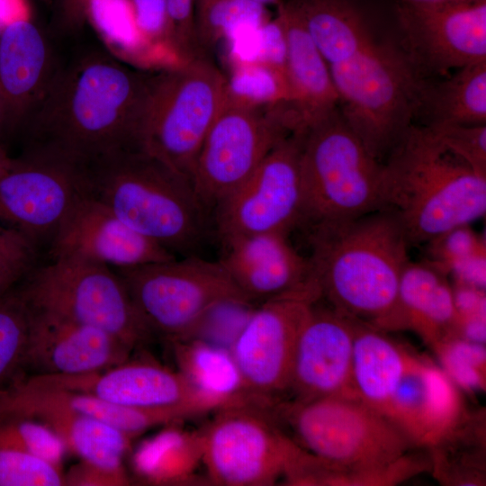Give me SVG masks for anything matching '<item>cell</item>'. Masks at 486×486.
Segmentation results:
<instances>
[{
    "label": "cell",
    "instance_id": "obj_2",
    "mask_svg": "<svg viewBox=\"0 0 486 486\" xmlns=\"http://www.w3.org/2000/svg\"><path fill=\"white\" fill-rule=\"evenodd\" d=\"M153 74L102 51H91L56 71L23 129L27 149L80 167L140 148Z\"/></svg>",
    "mask_w": 486,
    "mask_h": 486
},
{
    "label": "cell",
    "instance_id": "obj_26",
    "mask_svg": "<svg viewBox=\"0 0 486 486\" xmlns=\"http://www.w3.org/2000/svg\"><path fill=\"white\" fill-rule=\"evenodd\" d=\"M446 274L427 262L406 264L400 280L399 305L403 328L433 344L456 336L457 314Z\"/></svg>",
    "mask_w": 486,
    "mask_h": 486
},
{
    "label": "cell",
    "instance_id": "obj_13",
    "mask_svg": "<svg viewBox=\"0 0 486 486\" xmlns=\"http://www.w3.org/2000/svg\"><path fill=\"white\" fill-rule=\"evenodd\" d=\"M304 134L280 140L255 172L214 209L222 241L259 233L289 232L301 226V152Z\"/></svg>",
    "mask_w": 486,
    "mask_h": 486
},
{
    "label": "cell",
    "instance_id": "obj_33",
    "mask_svg": "<svg viewBox=\"0 0 486 486\" xmlns=\"http://www.w3.org/2000/svg\"><path fill=\"white\" fill-rule=\"evenodd\" d=\"M227 98L253 108L291 104L286 74L257 59L242 60L227 77Z\"/></svg>",
    "mask_w": 486,
    "mask_h": 486
},
{
    "label": "cell",
    "instance_id": "obj_40",
    "mask_svg": "<svg viewBox=\"0 0 486 486\" xmlns=\"http://www.w3.org/2000/svg\"><path fill=\"white\" fill-rule=\"evenodd\" d=\"M449 151L486 176V124L424 125Z\"/></svg>",
    "mask_w": 486,
    "mask_h": 486
},
{
    "label": "cell",
    "instance_id": "obj_34",
    "mask_svg": "<svg viewBox=\"0 0 486 486\" xmlns=\"http://www.w3.org/2000/svg\"><path fill=\"white\" fill-rule=\"evenodd\" d=\"M265 6L252 0H195L194 25L199 42L213 46L242 25L259 28L267 22Z\"/></svg>",
    "mask_w": 486,
    "mask_h": 486
},
{
    "label": "cell",
    "instance_id": "obj_19",
    "mask_svg": "<svg viewBox=\"0 0 486 486\" xmlns=\"http://www.w3.org/2000/svg\"><path fill=\"white\" fill-rule=\"evenodd\" d=\"M29 310L23 372L30 370L37 375L94 373L125 362L133 352L102 329L30 306Z\"/></svg>",
    "mask_w": 486,
    "mask_h": 486
},
{
    "label": "cell",
    "instance_id": "obj_49",
    "mask_svg": "<svg viewBox=\"0 0 486 486\" xmlns=\"http://www.w3.org/2000/svg\"><path fill=\"white\" fill-rule=\"evenodd\" d=\"M19 281L0 270V296L15 286Z\"/></svg>",
    "mask_w": 486,
    "mask_h": 486
},
{
    "label": "cell",
    "instance_id": "obj_30",
    "mask_svg": "<svg viewBox=\"0 0 486 486\" xmlns=\"http://www.w3.org/2000/svg\"><path fill=\"white\" fill-rule=\"evenodd\" d=\"M418 117L425 118L424 125L486 124V61L458 68L443 81L428 82Z\"/></svg>",
    "mask_w": 486,
    "mask_h": 486
},
{
    "label": "cell",
    "instance_id": "obj_14",
    "mask_svg": "<svg viewBox=\"0 0 486 486\" xmlns=\"http://www.w3.org/2000/svg\"><path fill=\"white\" fill-rule=\"evenodd\" d=\"M317 287L266 301L245 319L230 350L248 392L269 403L288 391L296 342L312 307Z\"/></svg>",
    "mask_w": 486,
    "mask_h": 486
},
{
    "label": "cell",
    "instance_id": "obj_5",
    "mask_svg": "<svg viewBox=\"0 0 486 486\" xmlns=\"http://www.w3.org/2000/svg\"><path fill=\"white\" fill-rule=\"evenodd\" d=\"M382 162L385 209L399 218L410 245L426 243L486 212V176L411 124Z\"/></svg>",
    "mask_w": 486,
    "mask_h": 486
},
{
    "label": "cell",
    "instance_id": "obj_21",
    "mask_svg": "<svg viewBox=\"0 0 486 486\" xmlns=\"http://www.w3.org/2000/svg\"><path fill=\"white\" fill-rule=\"evenodd\" d=\"M222 244L223 254L219 261L252 302L318 287L309 257L292 246L286 234H253Z\"/></svg>",
    "mask_w": 486,
    "mask_h": 486
},
{
    "label": "cell",
    "instance_id": "obj_35",
    "mask_svg": "<svg viewBox=\"0 0 486 486\" xmlns=\"http://www.w3.org/2000/svg\"><path fill=\"white\" fill-rule=\"evenodd\" d=\"M30 310L17 284L0 296V389L23 374Z\"/></svg>",
    "mask_w": 486,
    "mask_h": 486
},
{
    "label": "cell",
    "instance_id": "obj_20",
    "mask_svg": "<svg viewBox=\"0 0 486 486\" xmlns=\"http://www.w3.org/2000/svg\"><path fill=\"white\" fill-rule=\"evenodd\" d=\"M312 305L300 331L288 391L294 401L356 397L351 376L353 320L333 308Z\"/></svg>",
    "mask_w": 486,
    "mask_h": 486
},
{
    "label": "cell",
    "instance_id": "obj_17",
    "mask_svg": "<svg viewBox=\"0 0 486 486\" xmlns=\"http://www.w3.org/2000/svg\"><path fill=\"white\" fill-rule=\"evenodd\" d=\"M31 384L94 395L140 410H184L194 415L215 410L178 372L148 360H130L108 369L75 375L24 376Z\"/></svg>",
    "mask_w": 486,
    "mask_h": 486
},
{
    "label": "cell",
    "instance_id": "obj_15",
    "mask_svg": "<svg viewBox=\"0 0 486 486\" xmlns=\"http://www.w3.org/2000/svg\"><path fill=\"white\" fill-rule=\"evenodd\" d=\"M85 195L83 167L26 149L0 176V222L37 248L44 241L50 243L66 215Z\"/></svg>",
    "mask_w": 486,
    "mask_h": 486
},
{
    "label": "cell",
    "instance_id": "obj_29",
    "mask_svg": "<svg viewBox=\"0 0 486 486\" xmlns=\"http://www.w3.org/2000/svg\"><path fill=\"white\" fill-rule=\"evenodd\" d=\"M12 411L34 418L50 427L63 441L68 452L81 461L113 470H125L123 457L131 436L94 418L68 410L32 406Z\"/></svg>",
    "mask_w": 486,
    "mask_h": 486
},
{
    "label": "cell",
    "instance_id": "obj_31",
    "mask_svg": "<svg viewBox=\"0 0 486 486\" xmlns=\"http://www.w3.org/2000/svg\"><path fill=\"white\" fill-rule=\"evenodd\" d=\"M484 418L464 415L429 448L430 467L451 485H481L485 476Z\"/></svg>",
    "mask_w": 486,
    "mask_h": 486
},
{
    "label": "cell",
    "instance_id": "obj_24",
    "mask_svg": "<svg viewBox=\"0 0 486 486\" xmlns=\"http://www.w3.org/2000/svg\"><path fill=\"white\" fill-rule=\"evenodd\" d=\"M43 406L68 410L108 424L135 438L160 425L193 417L184 410H140L109 402L92 394L29 383L23 374L0 389V410Z\"/></svg>",
    "mask_w": 486,
    "mask_h": 486
},
{
    "label": "cell",
    "instance_id": "obj_32",
    "mask_svg": "<svg viewBox=\"0 0 486 486\" xmlns=\"http://www.w3.org/2000/svg\"><path fill=\"white\" fill-rule=\"evenodd\" d=\"M140 450L138 469L153 482H185L201 460L199 432L170 429Z\"/></svg>",
    "mask_w": 486,
    "mask_h": 486
},
{
    "label": "cell",
    "instance_id": "obj_50",
    "mask_svg": "<svg viewBox=\"0 0 486 486\" xmlns=\"http://www.w3.org/2000/svg\"><path fill=\"white\" fill-rule=\"evenodd\" d=\"M14 162L15 158L10 157L4 147L0 145V176L8 171Z\"/></svg>",
    "mask_w": 486,
    "mask_h": 486
},
{
    "label": "cell",
    "instance_id": "obj_10",
    "mask_svg": "<svg viewBox=\"0 0 486 486\" xmlns=\"http://www.w3.org/2000/svg\"><path fill=\"white\" fill-rule=\"evenodd\" d=\"M25 277L17 286L31 308L102 329L133 350L153 336L110 266L59 257L32 268Z\"/></svg>",
    "mask_w": 486,
    "mask_h": 486
},
{
    "label": "cell",
    "instance_id": "obj_45",
    "mask_svg": "<svg viewBox=\"0 0 486 486\" xmlns=\"http://www.w3.org/2000/svg\"><path fill=\"white\" fill-rule=\"evenodd\" d=\"M257 31L260 35V45L254 58L273 66L286 74V39L279 17L269 19Z\"/></svg>",
    "mask_w": 486,
    "mask_h": 486
},
{
    "label": "cell",
    "instance_id": "obj_7",
    "mask_svg": "<svg viewBox=\"0 0 486 486\" xmlns=\"http://www.w3.org/2000/svg\"><path fill=\"white\" fill-rule=\"evenodd\" d=\"M301 176V226L345 222L385 209L382 162L366 149L338 108L304 133Z\"/></svg>",
    "mask_w": 486,
    "mask_h": 486
},
{
    "label": "cell",
    "instance_id": "obj_41",
    "mask_svg": "<svg viewBox=\"0 0 486 486\" xmlns=\"http://www.w3.org/2000/svg\"><path fill=\"white\" fill-rule=\"evenodd\" d=\"M86 20L112 45H130L141 39L130 0H89Z\"/></svg>",
    "mask_w": 486,
    "mask_h": 486
},
{
    "label": "cell",
    "instance_id": "obj_8",
    "mask_svg": "<svg viewBox=\"0 0 486 486\" xmlns=\"http://www.w3.org/2000/svg\"><path fill=\"white\" fill-rule=\"evenodd\" d=\"M227 96V77L205 55L152 76L140 148L190 180Z\"/></svg>",
    "mask_w": 486,
    "mask_h": 486
},
{
    "label": "cell",
    "instance_id": "obj_9",
    "mask_svg": "<svg viewBox=\"0 0 486 486\" xmlns=\"http://www.w3.org/2000/svg\"><path fill=\"white\" fill-rule=\"evenodd\" d=\"M152 335L184 340L212 310L252 302L218 261L195 255L183 259L116 268Z\"/></svg>",
    "mask_w": 486,
    "mask_h": 486
},
{
    "label": "cell",
    "instance_id": "obj_27",
    "mask_svg": "<svg viewBox=\"0 0 486 486\" xmlns=\"http://www.w3.org/2000/svg\"><path fill=\"white\" fill-rule=\"evenodd\" d=\"M353 320L352 384L357 398L383 414L407 369L410 353L382 329Z\"/></svg>",
    "mask_w": 486,
    "mask_h": 486
},
{
    "label": "cell",
    "instance_id": "obj_47",
    "mask_svg": "<svg viewBox=\"0 0 486 486\" xmlns=\"http://www.w3.org/2000/svg\"><path fill=\"white\" fill-rule=\"evenodd\" d=\"M89 0H61V21L67 28L76 29L86 21Z\"/></svg>",
    "mask_w": 486,
    "mask_h": 486
},
{
    "label": "cell",
    "instance_id": "obj_37",
    "mask_svg": "<svg viewBox=\"0 0 486 486\" xmlns=\"http://www.w3.org/2000/svg\"><path fill=\"white\" fill-rule=\"evenodd\" d=\"M426 243V261L454 278L486 257L484 238L472 230L469 224L454 227Z\"/></svg>",
    "mask_w": 486,
    "mask_h": 486
},
{
    "label": "cell",
    "instance_id": "obj_12",
    "mask_svg": "<svg viewBox=\"0 0 486 486\" xmlns=\"http://www.w3.org/2000/svg\"><path fill=\"white\" fill-rule=\"evenodd\" d=\"M284 104L253 108L229 100L212 122L190 181L210 211L240 186L269 151L291 135Z\"/></svg>",
    "mask_w": 486,
    "mask_h": 486
},
{
    "label": "cell",
    "instance_id": "obj_11",
    "mask_svg": "<svg viewBox=\"0 0 486 486\" xmlns=\"http://www.w3.org/2000/svg\"><path fill=\"white\" fill-rule=\"evenodd\" d=\"M251 401L218 410L199 432L201 460L216 485L266 486L281 479L300 449L266 411Z\"/></svg>",
    "mask_w": 486,
    "mask_h": 486
},
{
    "label": "cell",
    "instance_id": "obj_25",
    "mask_svg": "<svg viewBox=\"0 0 486 486\" xmlns=\"http://www.w3.org/2000/svg\"><path fill=\"white\" fill-rule=\"evenodd\" d=\"M286 39V78L291 106L303 133L338 108V96L328 66L302 20L287 3L278 4V14Z\"/></svg>",
    "mask_w": 486,
    "mask_h": 486
},
{
    "label": "cell",
    "instance_id": "obj_39",
    "mask_svg": "<svg viewBox=\"0 0 486 486\" xmlns=\"http://www.w3.org/2000/svg\"><path fill=\"white\" fill-rule=\"evenodd\" d=\"M445 372L465 390L482 387L485 349L482 344L451 336L436 344Z\"/></svg>",
    "mask_w": 486,
    "mask_h": 486
},
{
    "label": "cell",
    "instance_id": "obj_51",
    "mask_svg": "<svg viewBox=\"0 0 486 486\" xmlns=\"http://www.w3.org/2000/svg\"><path fill=\"white\" fill-rule=\"evenodd\" d=\"M257 4H260L264 6L267 5V4H279L282 0H252Z\"/></svg>",
    "mask_w": 486,
    "mask_h": 486
},
{
    "label": "cell",
    "instance_id": "obj_53",
    "mask_svg": "<svg viewBox=\"0 0 486 486\" xmlns=\"http://www.w3.org/2000/svg\"><path fill=\"white\" fill-rule=\"evenodd\" d=\"M409 2H436V1H446V0H403Z\"/></svg>",
    "mask_w": 486,
    "mask_h": 486
},
{
    "label": "cell",
    "instance_id": "obj_18",
    "mask_svg": "<svg viewBox=\"0 0 486 486\" xmlns=\"http://www.w3.org/2000/svg\"><path fill=\"white\" fill-rule=\"evenodd\" d=\"M50 259L75 257L115 268L176 258L88 195L80 198L60 223L50 243Z\"/></svg>",
    "mask_w": 486,
    "mask_h": 486
},
{
    "label": "cell",
    "instance_id": "obj_46",
    "mask_svg": "<svg viewBox=\"0 0 486 486\" xmlns=\"http://www.w3.org/2000/svg\"><path fill=\"white\" fill-rule=\"evenodd\" d=\"M66 485L121 486L129 485L125 470H113L81 461L65 473Z\"/></svg>",
    "mask_w": 486,
    "mask_h": 486
},
{
    "label": "cell",
    "instance_id": "obj_38",
    "mask_svg": "<svg viewBox=\"0 0 486 486\" xmlns=\"http://www.w3.org/2000/svg\"><path fill=\"white\" fill-rule=\"evenodd\" d=\"M64 485L61 467L0 438V486Z\"/></svg>",
    "mask_w": 486,
    "mask_h": 486
},
{
    "label": "cell",
    "instance_id": "obj_1",
    "mask_svg": "<svg viewBox=\"0 0 486 486\" xmlns=\"http://www.w3.org/2000/svg\"><path fill=\"white\" fill-rule=\"evenodd\" d=\"M287 3L328 66L343 118L382 162L418 117L425 73L406 49L379 39L350 0Z\"/></svg>",
    "mask_w": 486,
    "mask_h": 486
},
{
    "label": "cell",
    "instance_id": "obj_55",
    "mask_svg": "<svg viewBox=\"0 0 486 486\" xmlns=\"http://www.w3.org/2000/svg\"><path fill=\"white\" fill-rule=\"evenodd\" d=\"M0 32H1V29H0Z\"/></svg>",
    "mask_w": 486,
    "mask_h": 486
},
{
    "label": "cell",
    "instance_id": "obj_52",
    "mask_svg": "<svg viewBox=\"0 0 486 486\" xmlns=\"http://www.w3.org/2000/svg\"><path fill=\"white\" fill-rule=\"evenodd\" d=\"M4 131V114H3V105L0 97V133Z\"/></svg>",
    "mask_w": 486,
    "mask_h": 486
},
{
    "label": "cell",
    "instance_id": "obj_48",
    "mask_svg": "<svg viewBox=\"0 0 486 486\" xmlns=\"http://www.w3.org/2000/svg\"><path fill=\"white\" fill-rule=\"evenodd\" d=\"M31 19L28 0H0V29L19 20Z\"/></svg>",
    "mask_w": 486,
    "mask_h": 486
},
{
    "label": "cell",
    "instance_id": "obj_43",
    "mask_svg": "<svg viewBox=\"0 0 486 486\" xmlns=\"http://www.w3.org/2000/svg\"><path fill=\"white\" fill-rule=\"evenodd\" d=\"M37 248L21 232L0 222V270L18 281L33 268Z\"/></svg>",
    "mask_w": 486,
    "mask_h": 486
},
{
    "label": "cell",
    "instance_id": "obj_22",
    "mask_svg": "<svg viewBox=\"0 0 486 486\" xmlns=\"http://www.w3.org/2000/svg\"><path fill=\"white\" fill-rule=\"evenodd\" d=\"M55 72L50 48L32 19L9 23L0 32V97L4 130L24 128Z\"/></svg>",
    "mask_w": 486,
    "mask_h": 486
},
{
    "label": "cell",
    "instance_id": "obj_54",
    "mask_svg": "<svg viewBox=\"0 0 486 486\" xmlns=\"http://www.w3.org/2000/svg\"><path fill=\"white\" fill-rule=\"evenodd\" d=\"M41 1H44V2H49V1H50V0H41Z\"/></svg>",
    "mask_w": 486,
    "mask_h": 486
},
{
    "label": "cell",
    "instance_id": "obj_3",
    "mask_svg": "<svg viewBox=\"0 0 486 486\" xmlns=\"http://www.w3.org/2000/svg\"><path fill=\"white\" fill-rule=\"evenodd\" d=\"M308 229L320 299L379 329L402 328L399 286L410 245L397 215L386 208Z\"/></svg>",
    "mask_w": 486,
    "mask_h": 486
},
{
    "label": "cell",
    "instance_id": "obj_42",
    "mask_svg": "<svg viewBox=\"0 0 486 486\" xmlns=\"http://www.w3.org/2000/svg\"><path fill=\"white\" fill-rule=\"evenodd\" d=\"M195 0H166L168 46L180 62L204 55L194 25Z\"/></svg>",
    "mask_w": 486,
    "mask_h": 486
},
{
    "label": "cell",
    "instance_id": "obj_44",
    "mask_svg": "<svg viewBox=\"0 0 486 486\" xmlns=\"http://www.w3.org/2000/svg\"><path fill=\"white\" fill-rule=\"evenodd\" d=\"M141 39L164 40L168 45V15L166 0H130Z\"/></svg>",
    "mask_w": 486,
    "mask_h": 486
},
{
    "label": "cell",
    "instance_id": "obj_28",
    "mask_svg": "<svg viewBox=\"0 0 486 486\" xmlns=\"http://www.w3.org/2000/svg\"><path fill=\"white\" fill-rule=\"evenodd\" d=\"M171 344L177 371L215 410L262 402L248 392L230 348L197 338Z\"/></svg>",
    "mask_w": 486,
    "mask_h": 486
},
{
    "label": "cell",
    "instance_id": "obj_4",
    "mask_svg": "<svg viewBox=\"0 0 486 486\" xmlns=\"http://www.w3.org/2000/svg\"><path fill=\"white\" fill-rule=\"evenodd\" d=\"M278 410L292 440L328 465L326 485L391 484L427 467L410 455L414 442L357 397L293 400Z\"/></svg>",
    "mask_w": 486,
    "mask_h": 486
},
{
    "label": "cell",
    "instance_id": "obj_6",
    "mask_svg": "<svg viewBox=\"0 0 486 486\" xmlns=\"http://www.w3.org/2000/svg\"><path fill=\"white\" fill-rule=\"evenodd\" d=\"M86 195L168 251L193 256L209 231V210L189 178L140 148L84 167Z\"/></svg>",
    "mask_w": 486,
    "mask_h": 486
},
{
    "label": "cell",
    "instance_id": "obj_16",
    "mask_svg": "<svg viewBox=\"0 0 486 486\" xmlns=\"http://www.w3.org/2000/svg\"><path fill=\"white\" fill-rule=\"evenodd\" d=\"M398 19L405 49L424 73L486 61V0L404 1Z\"/></svg>",
    "mask_w": 486,
    "mask_h": 486
},
{
    "label": "cell",
    "instance_id": "obj_36",
    "mask_svg": "<svg viewBox=\"0 0 486 486\" xmlns=\"http://www.w3.org/2000/svg\"><path fill=\"white\" fill-rule=\"evenodd\" d=\"M0 438L61 468L68 453L50 427L16 412L0 410Z\"/></svg>",
    "mask_w": 486,
    "mask_h": 486
},
{
    "label": "cell",
    "instance_id": "obj_23",
    "mask_svg": "<svg viewBox=\"0 0 486 486\" xmlns=\"http://www.w3.org/2000/svg\"><path fill=\"white\" fill-rule=\"evenodd\" d=\"M383 414L417 446L428 447L464 415L455 383L447 374L411 354Z\"/></svg>",
    "mask_w": 486,
    "mask_h": 486
}]
</instances>
